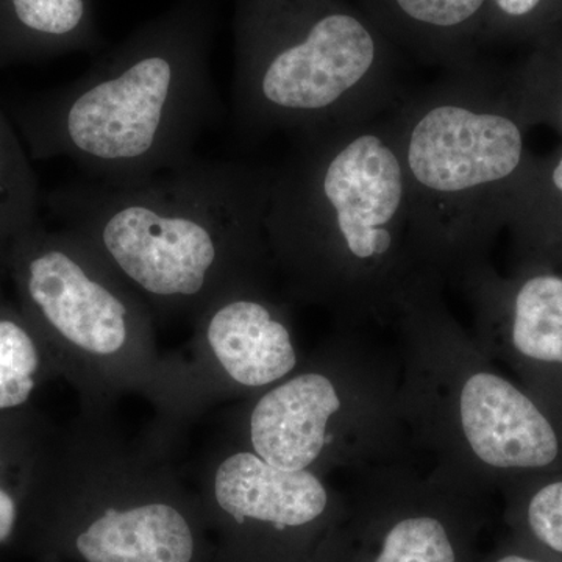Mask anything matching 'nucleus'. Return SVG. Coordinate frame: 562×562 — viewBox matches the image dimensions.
<instances>
[{
    "label": "nucleus",
    "instance_id": "21",
    "mask_svg": "<svg viewBox=\"0 0 562 562\" xmlns=\"http://www.w3.org/2000/svg\"><path fill=\"white\" fill-rule=\"evenodd\" d=\"M3 165H2V146H0V188H2Z\"/></svg>",
    "mask_w": 562,
    "mask_h": 562
},
{
    "label": "nucleus",
    "instance_id": "9",
    "mask_svg": "<svg viewBox=\"0 0 562 562\" xmlns=\"http://www.w3.org/2000/svg\"><path fill=\"white\" fill-rule=\"evenodd\" d=\"M29 249L22 260V286L44 327L88 353L120 351L131 333V303L95 268L90 244L74 233Z\"/></svg>",
    "mask_w": 562,
    "mask_h": 562
},
{
    "label": "nucleus",
    "instance_id": "8",
    "mask_svg": "<svg viewBox=\"0 0 562 562\" xmlns=\"http://www.w3.org/2000/svg\"><path fill=\"white\" fill-rule=\"evenodd\" d=\"M213 494L233 562H301L339 508L322 475L277 468L254 452L221 462Z\"/></svg>",
    "mask_w": 562,
    "mask_h": 562
},
{
    "label": "nucleus",
    "instance_id": "20",
    "mask_svg": "<svg viewBox=\"0 0 562 562\" xmlns=\"http://www.w3.org/2000/svg\"><path fill=\"white\" fill-rule=\"evenodd\" d=\"M494 562H542L538 560H532V558L522 557V554H503V557L498 558Z\"/></svg>",
    "mask_w": 562,
    "mask_h": 562
},
{
    "label": "nucleus",
    "instance_id": "17",
    "mask_svg": "<svg viewBox=\"0 0 562 562\" xmlns=\"http://www.w3.org/2000/svg\"><path fill=\"white\" fill-rule=\"evenodd\" d=\"M525 519L536 541L562 554V480L542 484L532 492Z\"/></svg>",
    "mask_w": 562,
    "mask_h": 562
},
{
    "label": "nucleus",
    "instance_id": "11",
    "mask_svg": "<svg viewBox=\"0 0 562 562\" xmlns=\"http://www.w3.org/2000/svg\"><path fill=\"white\" fill-rule=\"evenodd\" d=\"M206 341L221 368L243 387H271L299 368L286 321L254 281L224 291L206 325Z\"/></svg>",
    "mask_w": 562,
    "mask_h": 562
},
{
    "label": "nucleus",
    "instance_id": "4",
    "mask_svg": "<svg viewBox=\"0 0 562 562\" xmlns=\"http://www.w3.org/2000/svg\"><path fill=\"white\" fill-rule=\"evenodd\" d=\"M233 121L247 138L335 131L401 102L390 40L349 0H236Z\"/></svg>",
    "mask_w": 562,
    "mask_h": 562
},
{
    "label": "nucleus",
    "instance_id": "5",
    "mask_svg": "<svg viewBox=\"0 0 562 562\" xmlns=\"http://www.w3.org/2000/svg\"><path fill=\"white\" fill-rule=\"evenodd\" d=\"M416 232L436 271L457 280L505 227L506 203L532 154L502 83L475 66L391 110Z\"/></svg>",
    "mask_w": 562,
    "mask_h": 562
},
{
    "label": "nucleus",
    "instance_id": "16",
    "mask_svg": "<svg viewBox=\"0 0 562 562\" xmlns=\"http://www.w3.org/2000/svg\"><path fill=\"white\" fill-rule=\"evenodd\" d=\"M40 368L35 336L21 321L0 314V416L27 405Z\"/></svg>",
    "mask_w": 562,
    "mask_h": 562
},
{
    "label": "nucleus",
    "instance_id": "10",
    "mask_svg": "<svg viewBox=\"0 0 562 562\" xmlns=\"http://www.w3.org/2000/svg\"><path fill=\"white\" fill-rule=\"evenodd\" d=\"M81 562H198L190 517L168 502L106 506L54 536Z\"/></svg>",
    "mask_w": 562,
    "mask_h": 562
},
{
    "label": "nucleus",
    "instance_id": "19",
    "mask_svg": "<svg viewBox=\"0 0 562 562\" xmlns=\"http://www.w3.org/2000/svg\"><path fill=\"white\" fill-rule=\"evenodd\" d=\"M21 522V506L9 487L0 484V546L10 542Z\"/></svg>",
    "mask_w": 562,
    "mask_h": 562
},
{
    "label": "nucleus",
    "instance_id": "2",
    "mask_svg": "<svg viewBox=\"0 0 562 562\" xmlns=\"http://www.w3.org/2000/svg\"><path fill=\"white\" fill-rule=\"evenodd\" d=\"M273 169L190 160L127 183L87 180L60 198L74 233L144 294L195 301L251 281L269 255Z\"/></svg>",
    "mask_w": 562,
    "mask_h": 562
},
{
    "label": "nucleus",
    "instance_id": "1",
    "mask_svg": "<svg viewBox=\"0 0 562 562\" xmlns=\"http://www.w3.org/2000/svg\"><path fill=\"white\" fill-rule=\"evenodd\" d=\"M273 169L269 255L344 322L394 325L443 279L422 246L390 114L297 136Z\"/></svg>",
    "mask_w": 562,
    "mask_h": 562
},
{
    "label": "nucleus",
    "instance_id": "3",
    "mask_svg": "<svg viewBox=\"0 0 562 562\" xmlns=\"http://www.w3.org/2000/svg\"><path fill=\"white\" fill-rule=\"evenodd\" d=\"M214 25L213 0H176L139 25L55 103L49 149L106 183L147 179L194 157L221 113Z\"/></svg>",
    "mask_w": 562,
    "mask_h": 562
},
{
    "label": "nucleus",
    "instance_id": "7",
    "mask_svg": "<svg viewBox=\"0 0 562 562\" xmlns=\"http://www.w3.org/2000/svg\"><path fill=\"white\" fill-rule=\"evenodd\" d=\"M409 438L401 373L353 336L292 372L251 408V452L286 471L382 468Z\"/></svg>",
    "mask_w": 562,
    "mask_h": 562
},
{
    "label": "nucleus",
    "instance_id": "13",
    "mask_svg": "<svg viewBox=\"0 0 562 562\" xmlns=\"http://www.w3.org/2000/svg\"><path fill=\"white\" fill-rule=\"evenodd\" d=\"M505 227L524 262H562V146L528 162L506 203Z\"/></svg>",
    "mask_w": 562,
    "mask_h": 562
},
{
    "label": "nucleus",
    "instance_id": "12",
    "mask_svg": "<svg viewBox=\"0 0 562 562\" xmlns=\"http://www.w3.org/2000/svg\"><path fill=\"white\" fill-rule=\"evenodd\" d=\"M386 36L453 70L471 68V43L483 31L487 0H362Z\"/></svg>",
    "mask_w": 562,
    "mask_h": 562
},
{
    "label": "nucleus",
    "instance_id": "15",
    "mask_svg": "<svg viewBox=\"0 0 562 562\" xmlns=\"http://www.w3.org/2000/svg\"><path fill=\"white\" fill-rule=\"evenodd\" d=\"M502 87L528 128L547 125L562 136V52L538 55Z\"/></svg>",
    "mask_w": 562,
    "mask_h": 562
},
{
    "label": "nucleus",
    "instance_id": "18",
    "mask_svg": "<svg viewBox=\"0 0 562 562\" xmlns=\"http://www.w3.org/2000/svg\"><path fill=\"white\" fill-rule=\"evenodd\" d=\"M550 0H487L483 31L506 25L532 24L547 10Z\"/></svg>",
    "mask_w": 562,
    "mask_h": 562
},
{
    "label": "nucleus",
    "instance_id": "6",
    "mask_svg": "<svg viewBox=\"0 0 562 562\" xmlns=\"http://www.w3.org/2000/svg\"><path fill=\"white\" fill-rule=\"evenodd\" d=\"M401 395L409 438L442 473L473 494L484 484L541 472L560 461L557 425L506 376L471 331L430 292L395 322Z\"/></svg>",
    "mask_w": 562,
    "mask_h": 562
},
{
    "label": "nucleus",
    "instance_id": "14",
    "mask_svg": "<svg viewBox=\"0 0 562 562\" xmlns=\"http://www.w3.org/2000/svg\"><path fill=\"white\" fill-rule=\"evenodd\" d=\"M14 22L57 49L95 52L103 41L94 0H7Z\"/></svg>",
    "mask_w": 562,
    "mask_h": 562
}]
</instances>
